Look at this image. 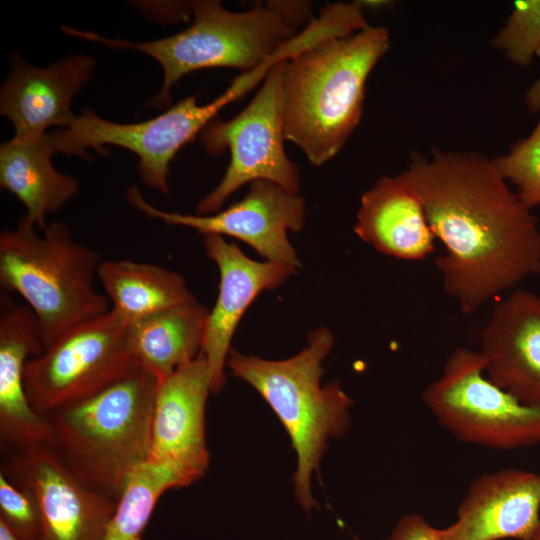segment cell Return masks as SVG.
<instances>
[{
	"label": "cell",
	"mask_w": 540,
	"mask_h": 540,
	"mask_svg": "<svg viewBox=\"0 0 540 540\" xmlns=\"http://www.w3.org/2000/svg\"><path fill=\"white\" fill-rule=\"evenodd\" d=\"M0 93V112L13 124L18 140L44 136L51 126L68 128L76 119L73 97L88 81L95 60L84 54L40 68L15 55Z\"/></svg>",
	"instance_id": "cell-17"
},
{
	"label": "cell",
	"mask_w": 540,
	"mask_h": 540,
	"mask_svg": "<svg viewBox=\"0 0 540 540\" xmlns=\"http://www.w3.org/2000/svg\"><path fill=\"white\" fill-rule=\"evenodd\" d=\"M492 159L526 207L540 205V119L527 138L515 143L507 154Z\"/></svg>",
	"instance_id": "cell-24"
},
{
	"label": "cell",
	"mask_w": 540,
	"mask_h": 540,
	"mask_svg": "<svg viewBox=\"0 0 540 540\" xmlns=\"http://www.w3.org/2000/svg\"><path fill=\"white\" fill-rule=\"evenodd\" d=\"M211 381L201 352L158 382L149 461L174 463L201 478L209 466L205 409Z\"/></svg>",
	"instance_id": "cell-14"
},
{
	"label": "cell",
	"mask_w": 540,
	"mask_h": 540,
	"mask_svg": "<svg viewBox=\"0 0 540 540\" xmlns=\"http://www.w3.org/2000/svg\"><path fill=\"white\" fill-rule=\"evenodd\" d=\"M251 74H241L213 101L199 105L189 96L152 119L138 123H115L83 109L72 125L48 134L54 152L90 159L92 148L108 155L104 145H115L133 152L139 159L138 173L151 189L169 194L170 163L186 143L200 134L218 112L255 87Z\"/></svg>",
	"instance_id": "cell-8"
},
{
	"label": "cell",
	"mask_w": 540,
	"mask_h": 540,
	"mask_svg": "<svg viewBox=\"0 0 540 540\" xmlns=\"http://www.w3.org/2000/svg\"><path fill=\"white\" fill-rule=\"evenodd\" d=\"M491 45L502 51L509 61L528 67L540 48V0L516 1Z\"/></svg>",
	"instance_id": "cell-25"
},
{
	"label": "cell",
	"mask_w": 540,
	"mask_h": 540,
	"mask_svg": "<svg viewBox=\"0 0 540 540\" xmlns=\"http://www.w3.org/2000/svg\"><path fill=\"white\" fill-rule=\"evenodd\" d=\"M98 281L111 309L127 321L195 299L181 274L152 263L102 260Z\"/></svg>",
	"instance_id": "cell-22"
},
{
	"label": "cell",
	"mask_w": 540,
	"mask_h": 540,
	"mask_svg": "<svg viewBox=\"0 0 540 540\" xmlns=\"http://www.w3.org/2000/svg\"><path fill=\"white\" fill-rule=\"evenodd\" d=\"M210 311L190 302L127 321L126 340L137 367L159 380L201 352Z\"/></svg>",
	"instance_id": "cell-21"
},
{
	"label": "cell",
	"mask_w": 540,
	"mask_h": 540,
	"mask_svg": "<svg viewBox=\"0 0 540 540\" xmlns=\"http://www.w3.org/2000/svg\"><path fill=\"white\" fill-rule=\"evenodd\" d=\"M99 253L76 241L60 221L40 232L22 218L0 234V282L34 313L44 348L111 309L96 287Z\"/></svg>",
	"instance_id": "cell-5"
},
{
	"label": "cell",
	"mask_w": 540,
	"mask_h": 540,
	"mask_svg": "<svg viewBox=\"0 0 540 540\" xmlns=\"http://www.w3.org/2000/svg\"><path fill=\"white\" fill-rule=\"evenodd\" d=\"M528 540H540V525L538 526L537 530L532 535V537Z\"/></svg>",
	"instance_id": "cell-30"
},
{
	"label": "cell",
	"mask_w": 540,
	"mask_h": 540,
	"mask_svg": "<svg viewBox=\"0 0 540 540\" xmlns=\"http://www.w3.org/2000/svg\"><path fill=\"white\" fill-rule=\"evenodd\" d=\"M286 59L275 64L248 105L228 121L214 119L199 134L210 155L230 151L219 184L196 205L199 215L221 210L227 198L246 183L266 180L298 194V167L286 155L282 119V75Z\"/></svg>",
	"instance_id": "cell-10"
},
{
	"label": "cell",
	"mask_w": 540,
	"mask_h": 540,
	"mask_svg": "<svg viewBox=\"0 0 540 540\" xmlns=\"http://www.w3.org/2000/svg\"><path fill=\"white\" fill-rule=\"evenodd\" d=\"M540 525V474L506 468L468 487L443 540H528Z\"/></svg>",
	"instance_id": "cell-15"
},
{
	"label": "cell",
	"mask_w": 540,
	"mask_h": 540,
	"mask_svg": "<svg viewBox=\"0 0 540 540\" xmlns=\"http://www.w3.org/2000/svg\"><path fill=\"white\" fill-rule=\"evenodd\" d=\"M0 521L22 540H42L43 519L35 494L0 472Z\"/></svg>",
	"instance_id": "cell-26"
},
{
	"label": "cell",
	"mask_w": 540,
	"mask_h": 540,
	"mask_svg": "<svg viewBox=\"0 0 540 540\" xmlns=\"http://www.w3.org/2000/svg\"><path fill=\"white\" fill-rule=\"evenodd\" d=\"M1 472L37 497L42 540H104L117 502L79 479L52 446L21 450Z\"/></svg>",
	"instance_id": "cell-12"
},
{
	"label": "cell",
	"mask_w": 540,
	"mask_h": 540,
	"mask_svg": "<svg viewBox=\"0 0 540 540\" xmlns=\"http://www.w3.org/2000/svg\"><path fill=\"white\" fill-rule=\"evenodd\" d=\"M536 56L540 59V48ZM525 103L529 111L540 112V77L526 91Z\"/></svg>",
	"instance_id": "cell-28"
},
{
	"label": "cell",
	"mask_w": 540,
	"mask_h": 540,
	"mask_svg": "<svg viewBox=\"0 0 540 540\" xmlns=\"http://www.w3.org/2000/svg\"><path fill=\"white\" fill-rule=\"evenodd\" d=\"M444 254L445 292L464 314L540 274V228L489 159L475 151L417 152L402 172Z\"/></svg>",
	"instance_id": "cell-1"
},
{
	"label": "cell",
	"mask_w": 540,
	"mask_h": 540,
	"mask_svg": "<svg viewBox=\"0 0 540 540\" xmlns=\"http://www.w3.org/2000/svg\"><path fill=\"white\" fill-rule=\"evenodd\" d=\"M191 25L171 36L130 42L107 39L92 32L66 28V34L112 48H131L157 60L164 81L154 106L170 103V90L185 75L208 68L251 71L278 53L314 18L307 1H258L241 12L230 11L216 0L190 2Z\"/></svg>",
	"instance_id": "cell-3"
},
{
	"label": "cell",
	"mask_w": 540,
	"mask_h": 540,
	"mask_svg": "<svg viewBox=\"0 0 540 540\" xmlns=\"http://www.w3.org/2000/svg\"><path fill=\"white\" fill-rule=\"evenodd\" d=\"M354 231L377 251L417 261L435 251L424 206L404 175L383 176L360 199Z\"/></svg>",
	"instance_id": "cell-19"
},
{
	"label": "cell",
	"mask_w": 540,
	"mask_h": 540,
	"mask_svg": "<svg viewBox=\"0 0 540 540\" xmlns=\"http://www.w3.org/2000/svg\"><path fill=\"white\" fill-rule=\"evenodd\" d=\"M44 350L39 324L32 310L1 296L0 313V434L5 443L21 450L53 446L48 416L37 413L24 387V370L29 359Z\"/></svg>",
	"instance_id": "cell-18"
},
{
	"label": "cell",
	"mask_w": 540,
	"mask_h": 540,
	"mask_svg": "<svg viewBox=\"0 0 540 540\" xmlns=\"http://www.w3.org/2000/svg\"><path fill=\"white\" fill-rule=\"evenodd\" d=\"M159 379L137 368L97 394L48 415L53 448L84 483L118 501L150 453Z\"/></svg>",
	"instance_id": "cell-4"
},
{
	"label": "cell",
	"mask_w": 540,
	"mask_h": 540,
	"mask_svg": "<svg viewBox=\"0 0 540 540\" xmlns=\"http://www.w3.org/2000/svg\"><path fill=\"white\" fill-rule=\"evenodd\" d=\"M426 408L462 443L496 450L540 444V407L522 403L485 374L479 350L455 349L422 394Z\"/></svg>",
	"instance_id": "cell-7"
},
{
	"label": "cell",
	"mask_w": 540,
	"mask_h": 540,
	"mask_svg": "<svg viewBox=\"0 0 540 540\" xmlns=\"http://www.w3.org/2000/svg\"><path fill=\"white\" fill-rule=\"evenodd\" d=\"M0 540H22L0 521Z\"/></svg>",
	"instance_id": "cell-29"
},
{
	"label": "cell",
	"mask_w": 540,
	"mask_h": 540,
	"mask_svg": "<svg viewBox=\"0 0 540 540\" xmlns=\"http://www.w3.org/2000/svg\"><path fill=\"white\" fill-rule=\"evenodd\" d=\"M48 134L32 140L12 138L0 147V186L26 208L22 219L40 232L47 214L56 212L79 190L77 179L57 171Z\"/></svg>",
	"instance_id": "cell-20"
},
{
	"label": "cell",
	"mask_w": 540,
	"mask_h": 540,
	"mask_svg": "<svg viewBox=\"0 0 540 540\" xmlns=\"http://www.w3.org/2000/svg\"><path fill=\"white\" fill-rule=\"evenodd\" d=\"M479 351L493 383L540 407V295L516 289L497 302L481 330Z\"/></svg>",
	"instance_id": "cell-16"
},
{
	"label": "cell",
	"mask_w": 540,
	"mask_h": 540,
	"mask_svg": "<svg viewBox=\"0 0 540 540\" xmlns=\"http://www.w3.org/2000/svg\"><path fill=\"white\" fill-rule=\"evenodd\" d=\"M385 540H443L441 529L432 526L422 515L401 517Z\"/></svg>",
	"instance_id": "cell-27"
},
{
	"label": "cell",
	"mask_w": 540,
	"mask_h": 540,
	"mask_svg": "<svg viewBox=\"0 0 540 540\" xmlns=\"http://www.w3.org/2000/svg\"><path fill=\"white\" fill-rule=\"evenodd\" d=\"M199 478L174 463L147 461L129 477L117 501L104 540H137L161 496Z\"/></svg>",
	"instance_id": "cell-23"
},
{
	"label": "cell",
	"mask_w": 540,
	"mask_h": 540,
	"mask_svg": "<svg viewBox=\"0 0 540 540\" xmlns=\"http://www.w3.org/2000/svg\"><path fill=\"white\" fill-rule=\"evenodd\" d=\"M389 46V31L369 26L322 39L285 60L284 138L313 165L335 157L358 126L367 79Z\"/></svg>",
	"instance_id": "cell-2"
},
{
	"label": "cell",
	"mask_w": 540,
	"mask_h": 540,
	"mask_svg": "<svg viewBox=\"0 0 540 540\" xmlns=\"http://www.w3.org/2000/svg\"><path fill=\"white\" fill-rule=\"evenodd\" d=\"M334 344L326 327L311 331L307 346L285 360H266L231 349L226 366L264 398L288 432L297 454L294 489L309 511L316 506L311 476L330 437H342L350 427L352 399L336 381L321 386L322 361Z\"/></svg>",
	"instance_id": "cell-6"
},
{
	"label": "cell",
	"mask_w": 540,
	"mask_h": 540,
	"mask_svg": "<svg viewBox=\"0 0 540 540\" xmlns=\"http://www.w3.org/2000/svg\"><path fill=\"white\" fill-rule=\"evenodd\" d=\"M127 200L140 212L167 225L189 227L203 236L234 237L255 249L267 261L295 269L301 266L288 232L302 230L305 200L276 183L266 180L251 182L244 198L225 210L208 215L161 210L148 203L136 186L128 189Z\"/></svg>",
	"instance_id": "cell-11"
},
{
	"label": "cell",
	"mask_w": 540,
	"mask_h": 540,
	"mask_svg": "<svg viewBox=\"0 0 540 540\" xmlns=\"http://www.w3.org/2000/svg\"><path fill=\"white\" fill-rule=\"evenodd\" d=\"M127 320L110 309L72 328L24 370L32 408L48 416L81 402L136 370L126 340Z\"/></svg>",
	"instance_id": "cell-9"
},
{
	"label": "cell",
	"mask_w": 540,
	"mask_h": 540,
	"mask_svg": "<svg viewBox=\"0 0 540 540\" xmlns=\"http://www.w3.org/2000/svg\"><path fill=\"white\" fill-rule=\"evenodd\" d=\"M206 256L219 270L216 303L209 313L202 353L209 368L211 393L220 392L226 381L225 367L232 336L249 305L264 290L280 286L297 269L247 257L223 236L204 235Z\"/></svg>",
	"instance_id": "cell-13"
}]
</instances>
